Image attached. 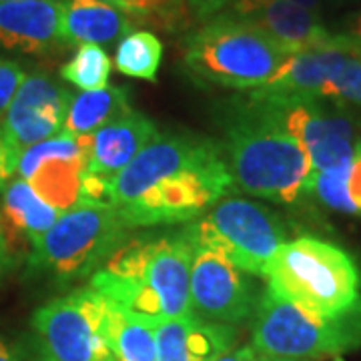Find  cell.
Here are the masks:
<instances>
[{
	"label": "cell",
	"instance_id": "d6986e66",
	"mask_svg": "<svg viewBox=\"0 0 361 361\" xmlns=\"http://www.w3.org/2000/svg\"><path fill=\"white\" fill-rule=\"evenodd\" d=\"M129 14L99 0H65L63 37L71 44H115L133 32Z\"/></svg>",
	"mask_w": 361,
	"mask_h": 361
},
{
	"label": "cell",
	"instance_id": "9a60e30c",
	"mask_svg": "<svg viewBox=\"0 0 361 361\" xmlns=\"http://www.w3.org/2000/svg\"><path fill=\"white\" fill-rule=\"evenodd\" d=\"M63 8L65 0L0 2V49L35 56L65 51Z\"/></svg>",
	"mask_w": 361,
	"mask_h": 361
},
{
	"label": "cell",
	"instance_id": "484cf974",
	"mask_svg": "<svg viewBox=\"0 0 361 361\" xmlns=\"http://www.w3.org/2000/svg\"><path fill=\"white\" fill-rule=\"evenodd\" d=\"M23 66L16 65L13 61L0 59V115L8 109V104L14 99L20 82L25 80Z\"/></svg>",
	"mask_w": 361,
	"mask_h": 361
},
{
	"label": "cell",
	"instance_id": "4fadbf2b",
	"mask_svg": "<svg viewBox=\"0 0 361 361\" xmlns=\"http://www.w3.org/2000/svg\"><path fill=\"white\" fill-rule=\"evenodd\" d=\"M157 137L155 123L133 109L92 133L87 141L85 169L80 175V199L104 201L109 183Z\"/></svg>",
	"mask_w": 361,
	"mask_h": 361
},
{
	"label": "cell",
	"instance_id": "603a6c76",
	"mask_svg": "<svg viewBox=\"0 0 361 361\" xmlns=\"http://www.w3.org/2000/svg\"><path fill=\"white\" fill-rule=\"evenodd\" d=\"M161 61L163 44L149 30H133L116 44L115 66L121 75L142 80H157Z\"/></svg>",
	"mask_w": 361,
	"mask_h": 361
},
{
	"label": "cell",
	"instance_id": "83f0119b",
	"mask_svg": "<svg viewBox=\"0 0 361 361\" xmlns=\"http://www.w3.org/2000/svg\"><path fill=\"white\" fill-rule=\"evenodd\" d=\"M237 0H187L195 23H207L217 14L227 13Z\"/></svg>",
	"mask_w": 361,
	"mask_h": 361
},
{
	"label": "cell",
	"instance_id": "f1b7e54d",
	"mask_svg": "<svg viewBox=\"0 0 361 361\" xmlns=\"http://www.w3.org/2000/svg\"><path fill=\"white\" fill-rule=\"evenodd\" d=\"M20 259L23 257L14 251L13 245L8 243V239L4 237L2 227H0V279H2L4 275H8V273L20 263Z\"/></svg>",
	"mask_w": 361,
	"mask_h": 361
},
{
	"label": "cell",
	"instance_id": "9c48e42d",
	"mask_svg": "<svg viewBox=\"0 0 361 361\" xmlns=\"http://www.w3.org/2000/svg\"><path fill=\"white\" fill-rule=\"evenodd\" d=\"M193 229L239 269L261 277L285 243V227L277 213L239 197L215 205L207 219L193 223Z\"/></svg>",
	"mask_w": 361,
	"mask_h": 361
},
{
	"label": "cell",
	"instance_id": "7c38bea8",
	"mask_svg": "<svg viewBox=\"0 0 361 361\" xmlns=\"http://www.w3.org/2000/svg\"><path fill=\"white\" fill-rule=\"evenodd\" d=\"M87 141L89 137L61 130L51 139L25 149L16 171L20 179L32 185L42 201L65 213L80 199Z\"/></svg>",
	"mask_w": 361,
	"mask_h": 361
},
{
	"label": "cell",
	"instance_id": "d6a6232c",
	"mask_svg": "<svg viewBox=\"0 0 361 361\" xmlns=\"http://www.w3.org/2000/svg\"><path fill=\"white\" fill-rule=\"evenodd\" d=\"M289 2H293L297 6L310 11L315 16H323V11H325V2L323 0H289Z\"/></svg>",
	"mask_w": 361,
	"mask_h": 361
},
{
	"label": "cell",
	"instance_id": "7402d4cb",
	"mask_svg": "<svg viewBox=\"0 0 361 361\" xmlns=\"http://www.w3.org/2000/svg\"><path fill=\"white\" fill-rule=\"evenodd\" d=\"M109 301V299H106ZM111 343L115 361H157V323L111 303Z\"/></svg>",
	"mask_w": 361,
	"mask_h": 361
},
{
	"label": "cell",
	"instance_id": "44dd1931",
	"mask_svg": "<svg viewBox=\"0 0 361 361\" xmlns=\"http://www.w3.org/2000/svg\"><path fill=\"white\" fill-rule=\"evenodd\" d=\"M325 63V99L361 106V54L348 35H331L322 44Z\"/></svg>",
	"mask_w": 361,
	"mask_h": 361
},
{
	"label": "cell",
	"instance_id": "836d02e7",
	"mask_svg": "<svg viewBox=\"0 0 361 361\" xmlns=\"http://www.w3.org/2000/svg\"><path fill=\"white\" fill-rule=\"evenodd\" d=\"M0 361H20V357L4 339H0Z\"/></svg>",
	"mask_w": 361,
	"mask_h": 361
},
{
	"label": "cell",
	"instance_id": "4316f807",
	"mask_svg": "<svg viewBox=\"0 0 361 361\" xmlns=\"http://www.w3.org/2000/svg\"><path fill=\"white\" fill-rule=\"evenodd\" d=\"M18 159H20V153L14 149L13 142L8 141L4 129H0V195L6 189V183L18 167Z\"/></svg>",
	"mask_w": 361,
	"mask_h": 361
},
{
	"label": "cell",
	"instance_id": "277c9868",
	"mask_svg": "<svg viewBox=\"0 0 361 361\" xmlns=\"http://www.w3.org/2000/svg\"><path fill=\"white\" fill-rule=\"evenodd\" d=\"M291 52L265 32L229 13L217 14L189 32L183 42V65L201 85L255 90L275 77Z\"/></svg>",
	"mask_w": 361,
	"mask_h": 361
},
{
	"label": "cell",
	"instance_id": "e0dca14e",
	"mask_svg": "<svg viewBox=\"0 0 361 361\" xmlns=\"http://www.w3.org/2000/svg\"><path fill=\"white\" fill-rule=\"evenodd\" d=\"M157 361H211L235 348L237 329L225 323L183 315L155 325Z\"/></svg>",
	"mask_w": 361,
	"mask_h": 361
},
{
	"label": "cell",
	"instance_id": "6da1fadb",
	"mask_svg": "<svg viewBox=\"0 0 361 361\" xmlns=\"http://www.w3.org/2000/svg\"><path fill=\"white\" fill-rule=\"evenodd\" d=\"M233 185L225 149L195 135H159L109 183L104 203L129 229L183 223Z\"/></svg>",
	"mask_w": 361,
	"mask_h": 361
},
{
	"label": "cell",
	"instance_id": "d4e9b609",
	"mask_svg": "<svg viewBox=\"0 0 361 361\" xmlns=\"http://www.w3.org/2000/svg\"><path fill=\"white\" fill-rule=\"evenodd\" d=\"M349 169H351V165H343V167L327 169V171L313 173L311 193L317 195V199L322 201L323 205H327L329 209H334V211L355 215L357 213V207L353 205L348 189Z\"/></svg>",
	"mask_w": 361,
	"mask_h": 361
},
{
	"label": "cell",
	"instance_id": "cb8c5ba5",
	"mask_svg": "<svg viewBox=\"0 0 361 361\" xmlns=\"http://www.w3.org/2000/svg\"><path fill=\"white\" fill-rule=\"evenodd\" d=\"M61 77L82 90L103 89L111 77V59L99 44H78L71 61L61 66Z\"/></svg>",
	"mask_w": 361,
	"mask_h": 361
},
{
	"label": "cell",
	"instance_id": "f35d334b",
	"mask_svg": "<svg viewBox=\"0 0 361 361\" xmlns=\"http://www.w3.org/2000/svg\"><path fill=\"white\" fill-rule=\"evenodd\" d=\"M0 2H13V0H0Z\"/></svg>",
	"mask_w": 361,
	"mask_h": 361
},
{
	"label": "cell",
	"instance_id": "5b68a950",
	"mask_svg": "<svg viewBox=\"0 0 361 361\" xmlns=\"http://www.w3.org/2000/svg\"><path fill=\"white\" fill-rule=\"evenodd\" d=\"M130 229L115 207L78 199L28 253V269L66 285L89 277L129 241Z\"/></svg>",
	"mask_w": 361,
	"mask_h": 361
},
{
	"label": "cell",
	"instance_id": "1f68e13d",
	"mask_svg": "<svg viewBox=\"0 0 361 361\" xmlns=\"http://www.w3.org/2000/svg\"><path fill=\"white\" fill-rule=\"evenodd\" d=\"M343 35H348L351 39L360 40L361 42V8L349 16L348 26H345V32H343Z\"/></svg>",
	"mask_w": 361,
	"mask_h": 361
},
{
	"label": "cell",
	"instance_id": "8992f818",
	"mask_svg": "<svg viewBox=\"0 0 361 361\" xmlns=\"http://www.w3.org/2000/svg\"><path fill=\"white\" fill-rule=\"evenodd\" d=\"M275 295L313 315L334 317L360 299V271L343 249L315 237L279 247L265 271Z\"/></svg>",
	"mask_w": 361,
	"mask_h": 361
},
{
	"label": "cell",
	"instance_id": "f546056e",
	"mask_svg": "<svg viewBox=\"0 0 361 361\" xmlns=\"http://www.w3.org/2000/svg\"><path fill=\"white\" fill-rule=\"evenodd\" d=\"M348 189L353 205L357 207V213H361V147L351 163V169H349Z\"/></svg>",
	"mask_w": 361,
	"mask_h": 361
},
{
	"label": "cell",
	"instance_id": "4dcf8cb0",
	"mask_svg": "<svg viewBox=\"0 0 361 361\" xmlns=\"http://www.w3.org/2000/svg\"><path fill=\"white\" fill-rule=\"evenodd\" d=\"M257 349L253 345H241V348H231L223 351L221 355L213 357L211 361H255Z\"/></svg>",
	"mask_w": 361,
	"mask_h": 361
},
{
	"label": "cell",
	"instance_id": "2e32d148",
	"mask_svg": "<svg viewBox=\"0 0 361 361\" xmlns=\"http://www.w3.org/2000/svg\"><path fill=\"white\" fill-rule=\"evenodd\" d=\"M227 13L259 28L291 54L325 44L331 39L322 16L289 0H237Z\"/></svg>",
	"mask_w": 361,
	"mask_h": 361
},
{
	"label": "cell",
	"instance_id": "30bf717a",
	"mask_svg": "<svg viewBox=\"0 0 361 361\" xmlns=\"http://www.w3.org/2000/svg\"><path fill=\"white\" fill-rule=\"evenodd\" d=\"M259 99L273 101L279 106L289 133L310 157L313 173L353 163L361 147V133L357 123L339 109L341 103L323 97Z\"/></svg>",
	"mask_w": 361,
	"mask_h": 361
},
{
	"label": "cell",
	"instance_id": "e575fe53",
	"mask_svg": "<svg viewBox=\"0 0 361 361\" xmlns=\"http://www.w3.org/2000/svg\"><path fill=\"white\" fill-rule=\"evenodd\" d=\"M255 361H317V360H299V357H279V355H267V353H259Z\"/></svg>",
	"mask_w": 361,
	"mask_h": 361
},
{
	"label": "cell",
	"instance_id": "ba28073f",
	"mask_svg": "<svg viewBox=\"0 0 361 361\" xmlns=\"http://www.w3.org/2000/svg\"><path fill=\"white\" fill-rule=\"evenodd\" d=\"M42 361H115L111 305L94 287H80L35 311Z\"/></svg>",
	"mask_w": 361,
	"mask_h": 361
},
{
	"label": "cell",
	"instance_id": "5bb4252c",
	"mask_svg": "<svg viewBox=\"0 0 361 361\" xmlns=\"http://www.w3.org/2000/svg\"><path fill=\"white\" fill-rule=\"evenodd\" d=\"M71 101V90L49 75L35 73L25 77L8 104L2 127L14 149L23 153L28 147L59 135L65 127Z\"/></svg>",
	"mask_w": 361,
	"mask_h": 361
},
{
	"label": "cell",
	"instance_id": "8d00e7d4",
	"mask_svg": "<svg viewBox=\"0 0 361 361\" xmlns=\"http://www.w3.org/2000/svg\"><path fill=\"white\" fill-rule=\"evenodd\" d=\"M99 2L111 4V6H115V8H118V11H123V0H99Z\"/></svg>",
	"mask_w": 361,
	"mask_h": 361
},
{
	"label": "cell",
	"instance_id": "52a82bcc",
	"mask_svg": "<svg viewBox=\"0 0 361 361\" xmlns=\"http://www.w3.org/2000/svg\"><path fill=\"white\" fill-rule=\"evenodd\" d=\"M253 348L259 353L323 360L361 348V297L348 311L322 317L275 295H259L253 322Z\"/></svg>",
	"mask_w": 361,
	"mask_h": 361
},
{
	"label": "cell",
	"instance_id": "ac0fdd59",
	"mask_svg": "<svg viewBox=\"0 0 361 361\" xmlns=\"http://www.w3.org/2000/svg\"><path fill=\"white\" fill-rule=\"evenodd\" d=\"M61 215L63 211L42 201L28 180H13L2 191L0 227L20 257L30 253L32 245L51 229Z\"/></svg>",
	"mask_w": 361,
	"mask_h": 361
},
{
	"label": "cell",
	"instance_id": "3957f363",
	"mask_svg": "<svg viewBox=\"0 0 361 361\" xmlns=\"http://www.w3.org/2000/svg\"><path fill=\"white\" fill-rule=\"evenodd\" d=\"M193 251L189 225L171 235L129 239L90 275V287L111 303L153 323L193 315Z\"/></svg>",
	"mask_w": 361,
	"mask_h": 361
},
{
	"label": "cell",
	"instance_id": "74e56055",
	"mask_svg": "<svg viewBox=\"0 0 361 361\" xmlns=\"http://www.w3.org/2000/svg\"><path fill=\"white\" fill-rule=\"evenodd\" d=\"M334 361H345V360H343L341 355H337V357H336V360H334Z\"/></svg>",
	"mask_w": 361,
	"mask_h": 361
},
{
	"label": "cell",
	"instance_id": "d590c367",
	"mask_svg": "<svg viewBox=\"0 0 361 361\" xmlns=\"http://www.w3.org/2000/svg\"><path fill=\"white\" fill-rule=\"evenodd\" d=\"M325 2V6H329V8H345L348 4H351L353 0H323Z\"/></svg>",
	"mask_w": 361,
	"mask_h": 361
},
{
	"label": "cell",
	"instance_id": "7a4b0ae2",
	"mask_svg": "<svg viewBox=\"0 0 361 361\" xmlns=\"http://www.w3.org/2000/svg\"><path fill=\"white\" fill-rule=\"evenodd\" d=\"M225 149L233 180L253 197L297 203L311 193L310 157L285 125L279 106L249 94L223 116Z\"/></svg>",
	"mask_w": 361,
	"mask_h": 361
},
{
	"label": "cell",
	"instance_id": "8fae6325",
	"mask_svg": "<svg viewBox=\"0 0 361 361\" xmlns=\"http://www.w3.org/2000/svg\"><path fill=\"white\" fill-rule=\"evenodd\" d=\"M193 235V265H191V307L201 319L225 325H241L255 313L259 297L249 273L221 253L217 247Z\"/></svg>",
	"mask_w": 361,
	"mask_h": 361
},
{
	"label": "cell",
	"instance_id": "ffe728a7",
	"mask_svg": "<svg viewBox=\"0 0 361 361\" xmlns=\"http://www.w3.org/2000/svg\"><path fill=\"white\" fill-rule=\"evenodd\" d=\"M129 111V89L125 87L106 85L103 89L82 90L68 104L63 130L77 137H90Z\"/></svg>",
	"mask_w": 361,
	"mask_h": 361
}]
</instances>
